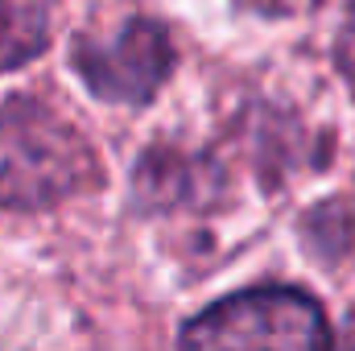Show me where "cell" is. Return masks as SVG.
I'll use <instances>...</instances> for the list:
<instances>
[{"instance_id": "obj_1", "label": "cell", "mask_w": 355, "mask_h": 351, "mask_svg": "<svg viewBox=\"0 0 355 351\" xmlns=\"http://www.w3.org/2000/svg\"><path fill=\"white\" fill-rule=\"evenodd\" d=\"M99 162L87 137L37 99L0 108V207L46 211L87 190Z\"/></svg>"}, {"instance_id": "obj_2", "label": "cell", "mask_w": 355, "mask_h": 351, "mask_svg": "<svg viewBox=\"0 0 355 351\" xmlns=\"http://www.w3.org/2000/svg\"><path fill=\"white\" fill-rule=\"evenodd\" d=\"M335 335L327 327L322 306L302 289H244L207 306L194 323H186V348H281L306 351L327 348Z\"/></svg>"}, {"instance_id": "obj_3", "label": "cell", "mask_w": 355, "mask_h": 351, "mask_svg": "<svg viewBox=\"0 0 355 351\" xmlns=\"http://www.w3.org/2000/svg\"><path fill=\"white\" fill-rule=\"evenodd\" d=\"M174 67V46L170 33L149 21L132 17L112 42H75V71L83 75L91 95L107 103H145L166 83Z\"/></svg>"}, {"instance_id": "obj_4", "label": "cell", "mask_w": 355, "mask_h": 351, "mask_svg": "<svg viewBox=\"0 0 355 351\" xmlns=\"http://www.w3.org/2000/svg\"><path fill=\"white\" fill-rule=\"evenodd\" d=\"M54 0H0V71L33 62L50 42Z\"/></svg>"}, {"instance_id": "obj_5", "label": "cell", "mask_w": 355, "mask_h": 351, "mask_svg": "<svg viewBox=\"0 0 355 351\" xmlns=\"http://www.w3.org/2000/svg\"><path fill=\"white\" fill-rule=\"evenodd\" d=\"M339 67H343V75H347V83L355 91V21L343 29V37H339Z\"/></svg>"}, {"instance_id": "obj_6", "label": "cell", "mask_w": 355, "mask_h": 351, "mask_svg": "<svg viewBox=\"0 0 355 351\" xmlns=\"http://www.w3.org/2000/svg\"><path fill=\"white\" fill-rule=\"evenodd\" d=\"M343 343H352V348H355V323L347 327V331H343Z\"/></svg>"}]
</instances>
